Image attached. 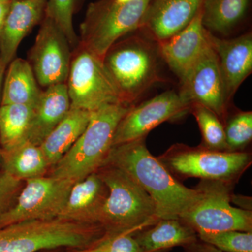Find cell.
<instances>
[{
    "mask_svg": "<svg viewBox=\"0 0 252 252\" xmlns=\"http://www.w3.org/2000/svg\"><path fill=\"white\" fill-rule=\"evenodd\" d=\"M7 67L4 65L0 54V105L1 102V94H2L3 84H4L5 72Z\"/></svg>",
    "mask_w": 252,
    "mask_h": 252,
    "instance_id": "d6a6232c",
    "label": "cell"
},
{
    "mask_svg": "<svg viewBox=\"0 0 252 252\" xmlns=\"http://www.w3.org/2000/svg\"><path fill=\"white\" fill-rule=\"evenodd\" d=\"M144 140L145 137L114 146L104 162L122 169L149 194L159 220L179 219L200 199V191L185 187L172 175L150 153Z\"/></svg>",
    "mask_w": 252,
    "mask_h": 252,
    "instance_id": "6da1fadb",
    "label": "cell"
},
{
    "mask_svg": "<svg viewBox=\"0 0 252 252\" xmlns=\"http://www.w3.org/2000/svg\"><path fill=\"white\" fill-rule=\"evenodd\" d=\"M250 0H203L202 22L207 31L227 36L243 21Z\"/></svg>",
    "mask_w": 252,
    "mask_h": 252,
    "instance_id": "603a6c76",
    "label": "cell"
},
{
    "mask_svg": "<svg viewBox=\"0 0 252 252\" xmlns=\"http://www.w3.org/2000/svg\"><path fill=\"white\" fill-rule=\"evenodd\" d=\"M70 109V99L66 84L46 88L33 109L26 140L40 146Z\"/></svg>",
    "mask_w": 252,
    "mask_h": 252,
    "instance_id": "ac0fdd59",
    "label": "cell"
},
{
    "mask_svg": "<svg viewBox=\"0 0 252 252\" xmlns=\"http://www.w3.org/2000/svg\"><path fill=\"white\" fill-rule=\"evenodd\" d=\"M2 154H3V149L1 147V144H0V170H1L2 167Z\"/></svg>",
    "mask_w": 252,
    "mask_h": 252,
    "instance_id": "d590c367",
    "label": "cell"
},
{
    "mask_svg": "<svg viewBox=\"0 0 252 252\" xmlns=\"http://www.w3.org/2000/svg\"><path fill=\"white\" fill-rule=\"evenodd\" d=\"M199 240L224 252H252V232L227 230L198 234Z\"/></svg>",
    "mask_w": 252,
    "mask_h": 252,
    "instance_id": "83f0119b",
    "label": "cell"
},
{
    "mask_svg": "<svg viewBox=\"0 0 252 252\" xmlns=\"http://www.w3.org/2000/svg\"><path fill=\"white\" fill-rule=\"evenodd\" d=\"M94 248L102 252H140L135 237L129 233H105Z\"/></svg>",
    "mask_w": 252,
    "mask_h": 252,
    "instance_id": "f1b7e54d",
    "label": "cell"
},
{
    "mask_svg": "<svg viewBox=\"0 0 252 252\" xmlns=\"http://www.w3.org/2000/svg\"><path fill=\"white\" fill-rule=\"evenodd\" d=\"M140 252H164L198 240L197 233L180 219H161L133 235Z\"/></svg>",
    "mask_w": 252,
    "mask_h": 252,
    "instance_id": "d6986e66",
    "label": "cell"
},
{
    "mask_svg": "<svg viewBox=\"0 0 252 252\" xmlns=\"http://www.w3.org/2000/svg\"><path fill=\"white\" fill-rule=\"evenodd\" d=\"M151 0H98L91 3L80 26L79 44L101 59L119 39L140 28Z\"/></svg>",
    "mask_w": 252,
    "mask_h": 252,
    "instance_id": "5b68a950",
    "label": "cell"
},
{
    "mask_svg": "<svg viewBox=\"0 0 252 252\" xmlns=\"http://www.w3.org/2000/svg\"><path fill=\"white\" fill-rule=\"evenodd\" d=\"M38 252H69L68 248H58L54 249H50V250H41Z\"/></svg>",
    "mask_w": 252,
    "mask_h": 252,
    "instance_id": "e575fe53",
    "label": "cell"
},
{
    "mask_svg": "<svg viewBox=\"0 0 252 252\" xmlns=\"http://www.w3.org/2000/svg\"><path fill=\"white\" fill-rule=\"evenodd\" d=\"M157 43L142 34L123 37L104 55L102 62L122 103L132 104L162 81Z\"/></svg>",
    "mask_w": 252,
    "mask_h": 252,
    "instance_id": "3957f363",
    "label": "cell"
},
{
    "mask_svg": "<svg viewBox=\"0 0 252 252\" xmlns=\"http://www.w3.org/2000/svg\"><path fill=\"white\" fill-rule=\"evenodd\" d=\"M69 252H102L99 249L96 248H87V249H72L68 248Z\"/></svg>",
    "mask_w": 252,
    "mask_h": 252,
    "instance_id": "836d02e7",
    "label": "cell"
},
{
    "mask_svg": "<svg viewBox=\"0 0 252 252\" xmlns=\"http://www.w3.org/2000/svg\"><path fill=\"white\" fill-rule=\"evenodd\" d=\"M74 182L49 175L25 181L14 205L0 216V228L26 220L57 218Z\"/></svg>",
    "mask_w": 252,
    "mask_h": 252,
    "instance_id": "9c48e42d",
    "label": "cell"
},
{
    "mask_svg": "<svg viewBox=\"0 0 252 252\" xmlns=\"http://www.w3.org/2000/svg\"><path fill=\"white\" fill-rule=\"evenodd\" d=\"M109 190L96 172L74 182L57 218L99 225Z\"/></svg>",
    "mask_w": 252,
    "mask_h": 252,
    "instance_id": "e0dca14e",
    "label": "cell"
},
{
    "mask_svg": "<svg viewBox=\"0 0 252 252\" xmlns=\"http://www.w3.org/2000/svg\"><path fill=\"white\" fill-rule=\"evenodd\" d=\"M47 0H11L0 31V54L6 67L16 59L18 46L29 32L42 21Z\"/></svg>",
    "mask_w": 252,
    "mask_h": 252,
    "instance_id": "2e32d148",
    "label": "cell"
},
{
    "mask_svg": "<svg viewBox=\"0 0 252 252\" xmlns=\"http://www.w3.org/2000/svg\"><path fill=\"white\" fill-rule=\"evenodd\" d=\"M1 168L9 175L24 182L47 175L51 170L40 146L27 140L9 150L3 151Z\"/></svg>",
    "mask_w": 252,
    "mask_h": 252,
    "instance_id": "7402d4cb",
    "label": "cell"
},
{
    "mask_svg": "<svg viewBox=\"0 0 252 252\" xmlns=\"http://www.w3.org/2000/svg\"><path fill=\"white\" fill-rule=\"evenodd\" d=\"M158 158L179 180L195 177L232 185L252 164L248 152H220L184 144H173Z\"/></svg>",
    "mask_w": 252,
    "mask_h": 252,
    "instance_id": "8992f818",
    "label": "cell"
},
{
    "mask_svg": "<svg viewBox=\"0 0 252 252\" xmlns=\"http://www.w3.org/2000/svg\"><path fill=\"white\" fill-rule=\"evenodd\" d=\"M223 126L228 152H243L252 139V112L235 113Z\"/></svg>",
    "mask_w": 252,
    "mask_h": 252,
    "instance_id": "484cf974",
    "label": "cell"
},
{
    "mask_svg": "<svg viewBox=\"0 0 252 252\" xmlns=\"http://www.w3.org/2000/svg\"><path fill=\"white\" fill-rule=\"evenodd\" d=\"M132 105L108 104L95 111L77 142L47 175L77 182L103 165L119 122Z\"/></svg>",
    "mask_w": 252,
    "mask_h": 252,
    "instance_id": "277c9868",
    "label": "cell"
},
{
    "mask_svg": "<svg viewBox=\"0 0 252 252\" xmlns=\"http://www.w3.org/2000/svg\"><path fill=\"white\" fill-rule=\"evenodd\" d=\"M203 0H151L139 29L156 43L185 29L201 7Z\"/></svg>",
    "mask_w": 252,
    "mask_h": 252,
    "instance_id": "5bb4252c",
    "label": "cell"
},
{
    "mask_svg": "<svg viewBox=\"0 0 252 252\" xmlns=\"http://www.w3.org/2000/svg\"><path fill=\"white\" fill-rule=\"evenodd\" d=\"M33 109L26 104L0 105V144L3 151L26 140Z\"/></svg>",
    "mask_w": 252,
    "mask_h": 252,
    "instance_id": "cb8c5ba5",
    "label": "cell"
},
{
    "mask_svg": "<svg viewBox=\"0 0 252 252\" xmlns=\"http://www.w3.org/2000/svg\"><path fill=\"white\" fill-rule=\"evenodd\" d=\"M95 172L109 190L99 220L106 234L135 235L159 220L154 200L122 169L104 162Z\"/></svg>",
    "mask_w": 252,
    "mask_h": 252,
    "instance_id": "7a4b0ae2",
    "label": "cell"
},
{
    "mask_svg": "<svg viewBox=\"0 0 252 252\" xmlns=\"http://www.w3.org/2000/svg\"><path fill=\"white\" fill-rule=\"evenodd\" d=\"M6 71L1 94V105L26 104L34 107L42 90L38 86L32 68L26 60L15 59Z\"/></svg>",
    "mask_w": 252,
    "mask_h": 252,
    "instance_id": "44dd1931",
    "label": "cell"
},
{
    "mask_svg": "<svg viewBox=\"0 0 252 252\" xmlns=\"http://www.w3.org/2000/svg\"><path fill=\"white\" fill-rule=\"evenodd\" d=\"M180 85L179 94L186 103L189 106L193 103L205 106L215 112L224 124L228 103L217 55L209 41Z\"/></svg>",
    "mask_w": 252,
    "mask_h": 252,
    "instance_id": "7c38bea8",
    "label": "cell"
},
{
    "mask_svg": "<svg viewBox=\"0 0 252 252\" xmlns=\"http://www.w3.org/2000/svg\"><path fill=\"white\" fill-rule=\"evenodd\" d=\"M207 39L217 55L225 98L229 103L239 87L252 72V34L221 39L207 31Z\"/></svg>",
    "mask_w": 252,
    "mask_h": 252,
    "instance_id": "4fadbf2b",
    "label": "cell"
},
{
    "mask_svg": "<svg viewBox=\"0 0 252 252\" xmlns=\"http://www.w3.org/2000/svg\"><path fill=\"white\" fill-rule=\"evenodd\" d=\"M72 55L66 85L71 107L95 112L122 103L102 59L79 44Z\"/></svg>",
    "mask_w": 252,
    "mask_h": 252,
    "instance_id": "ba28073f",
    "label": "cell"
},
{
    "mask_svg": "<svg viewBox=\"0 0 252 252\" xmlns=\"http://www.w3.org/2000/svg\"><path fill=\"white\" fill-rule=\"evenodd\" d=\"M94 112L71 107L40 147L51 169L62 158L85 130Z\"/></svg>",
    "mask_w": 252,
    "mask_h": 252,
    "instance_id": "ffe728a7",
    "label": "cell"
},
{
    "mask_svg": "<svg viewBox=\"0 0 252 252\" xmlns=\"http://www.w3.org/2000/svg\"><path fill=\"white\" fill-rule=\"evenodd\" d=\"M190 112L193 114L203 137L202 146L212 150L228 152L224 126L218 116L211 109L202 104H190Z\"/></svg>",
    "mask_w": 252,
    "mask_h": 252,
    "instance_id": "d4e9b609",
    "label": "cell"
},
{
    "mask_svg": "<svg viewBox=\"0 0 252 252\" xmlns=\"http://www.w3.org/2000/svg\"><path fill=\"white\" fill-rule=\"evenodd\" d=\"M23 186L24 181L0 170V216L14 205Z\"/></svg>",
    "mask_w": 252,
    "mask_h": 252,
    "instance_id": "f546056e",
    "label": "cell"
},
{
    "mask_svg": "<svg viewBox=\"0 0 252 252\" xmlns=\"http://www.w3.org/2000/svg\"><path fill=\"white\" fill-rule=\"evenodd\" d=\"M117 1H119V2H126V1H130V0H117Z\"/></svg>",
    "mask_w": 252,
    "mask_h": 252,
    "instance_id": "8d00e7d4",
    "label": "cell"
},
{
    "mask_svg": "<svg viewBox=\"0 0 252 252\" xmlns=\"http://www.w3.org/2000/svg\"><path fill=\"white\" fill-rule=\"evenodd\" d=\"M188 112L190 106L175 91H165L132 105L116 129L112 147L143 138L162 123L179 119Z\"/></svg>",
    "mask_w": 252,
    "mask_h": 252,
    "instance_id": "8fae6325",
    "label": "cell"
},
{
    "mask_svg": "<svg viewBox=\"0 0 252 252\" xmlns=\"http://www.w3.org/2000/svg\"><path fill=\"white\" fill-rule=\"evenodd\" d=\"M11 0H0V31L4 25L6 15L9 11Z\"/></svg>",
    "mask_w": 252,
    "mask_h": 252,
    "instance_id": "1f68e13d",
    "label": "cell"
},
{
    "mask_svg": "<svg viewBox=\"0 0 252 252\" xmlns=\"http://www.w3.org/2000/svg\"><path fill=\"white\" fill-rule=\"evenodd\" d=\"M207 44V31L202 22L201 7L185 29L166 40L157 43L160 57L178 77L180 83L197 62Z\"/></svg>",
    "mask_w": 252,
    "mask_h": 252,
    "instance_id": "9a60e30c",
    "label": "cell"
},
{
    "mask_svg": "<svg viewBox=\"0 0 252 252\" xmlns=\"http://www.w3.org/2000/svg\"><path fill=\"white\" fill-rule=\"evenodd\" d=\"M70 48L64 33L45 15L28 57L39 85L48 88L66 84L72 60Z\"/></svg>",
    "mask_w": 252,
    "mask_h": 252,
    "instance_id": "30bf717a",
    "label": "cell"
},
{
    "mask_svg": "<svg viewBox=\"0 0 252 252\" xmlns=\"http://www.w3.org/2000/svg\"><path fill=\"white\" fill-rule=\"evenodd\" d=\"M77 0H47L45 15L54 20L67 37L69 45L75 49L79 39L73 26V15Z\"/></svg>",
    "mask_w": 252,
    "mask_h": 252,
    "instance_id": "4316f807",
    "label": "cell"
},
{
    "mask_svg": "<svg viewBox=\"0 0 252 252\" xmlns=\"http://www.w3.org/2000/svg\"><path fill=\"white\" fill-rule=\"evenodd\" d=\"M234 185L220 181L200 180V198L180 220L197 233L227 230L252 232V210L230 205Z\"/></svg>",
    "mask_w": 252,
    "mask_h": 252,
    "instance_id": "52a82bcc",
    "label": "cell"
},
{
    "mask_svg": "<svg viewBox=\"0 0 252 252\" xmlns=\"http://www.w3.org/2000/svg\"><path fill=\"white\" fill-rule=\"evenodd\" d=\"M183 248L185 252H224L220 251L211 245L204 243L199 239L194 243L184 247Z\"/></svg>",
    "mask_w": 252,
    "mask_h": 252,
    "instance_id": "4dcf8cb0",
    "label": "cell"
}]
</instances>
